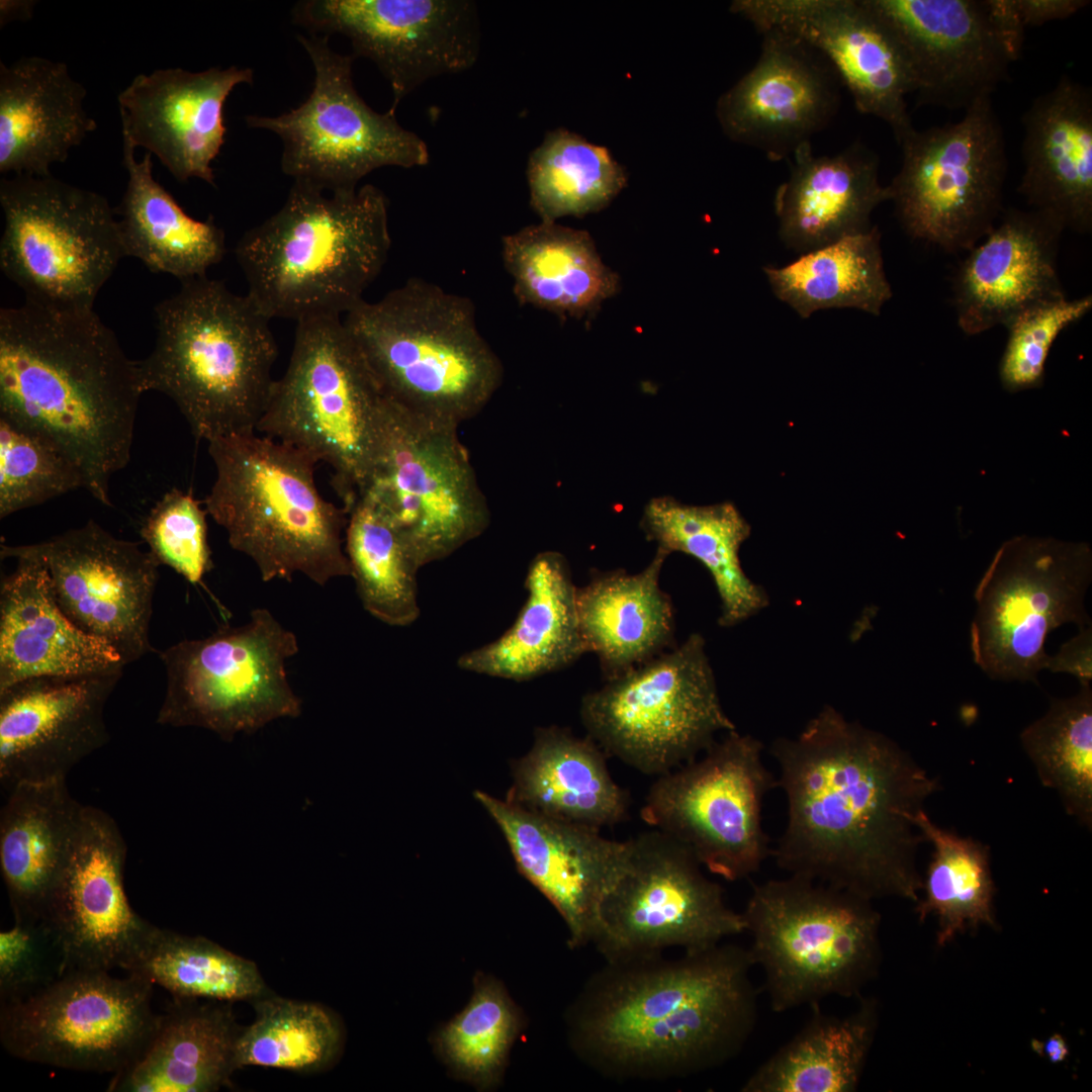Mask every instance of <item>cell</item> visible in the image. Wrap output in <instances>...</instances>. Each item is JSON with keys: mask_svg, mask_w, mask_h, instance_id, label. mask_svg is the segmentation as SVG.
Instances as JSON below:
<instances>
[{"mask_svg": "<svg viewBox=\"0 0 1092 1092\" xmlns=\"http://www.w3.org/2000/svg\"><path fill=\"white\" fill-rule=\"evenodd\" d=\"M748 948L717 944L663 960L608 966L579 997L577 1053L613 1077L661 1079L718 1067L745 1045L757 1019Z\"/></svg>", "mask_w": 1092, "mask_h": 1092, "instance_id": "cell-2", "label": "cell"}, {"mask_svg": "<svg viewBox=\"0 0 1092 1092\" xmlns=\"http://www.w3.org/2000/svg\"><path fill=\"white\" fill-rule=\"evenodd\" d=\"M731 11L760 32L779 30L818 51L862 114L885 121L897 143L914 126L913 82L902 51L867 0H737Z\"/></svg>", "mask_w": 1092, "mask_h": 1092, "instance_id": "cell-23", "label": "cell"}, {"mask_svg": "<svg viewBox=\"0 0 1092 1092\" xmlns=\"http://www.w3.org/2000/svg\"><path fill=\"white\" fill-rule=\"evenodd\" d=\"M256 1018L241 1028L235 1043V1066H260L293 1072H315L332 1064L342 1046L337 1018L315 1003L261 997Z\"/></svg>", "mask_w": 1092, "mask_h": 1092, "instance_id": "cell-49", "label": "cell"}, {"mask_svg": "<svg viewBox=\"0 0 1092 1092\" xmlns=\"http://www.w3.org/2000/svg\"><path fill=\"white\" fill-rule=\"evenodd\" d=\"M630 840L626 866L604 898L593 935L607 963L660 954L668 947L702 951L745 931L682 844L656 829Z\"/></svg>", "mask_w": 1092, "mask_h": 1092, "instance_id": "cell-18", "label": "cell"}, {"mask_svg": "<svg viewBox=\"0 0 1092 1092\" xmlns=\"http://www.w3.org/2000/svg\"><path fill=\"white\" fill-rule=\"evenodd\" d=\"M298 650L296 635L264 608L241 626L177 642L159 653L166 691L157 722L203 728L231 741L298 717L301 700L286 670Z\"/></svg>", "mask_w": 1092, "mask_h": 1092, "instance_id": "cell-12", "label": "cell"}, {"mask_svg": "<svg viewBox=\"0 0 1092 1092\" xmlns=\"http://www.w3.org/2000/svg\"><path fill=\"white\" fill-rule=\"evenodd\" d=\"M502 830L519 872L563 918L571 947L592 942L602 902L623 872L630 840L553 818L476 791Z\"/></svg>", "mask_w": 1092, "mask_h": 1092, "instance_id": "cell-27", "label": "cell"}, {"mask_svg": "<svg viewBox=\"0 0 1092 1092\" xmlns=\"http://www.w3.org/2000/svg\"><path fill=\"white\" fill-rule=\"evenodd\" d=\"M837 1016L820 1005L803 1027L745 1081L743 1092H853L857 1089L878 1024L875 999Z\"/></svg>", "mask_w": 1092, "mask_h": 1092, "instance_id": "cell-42", "label": "cell"}, {"mask_svg": "<svg viewBox=\"0 0 1092 1092\" xmlns=\"http://www.w3.org/2000/svg\"><path fill=\"white\" fill-rule=\"evenodd\" d=\"M125 859L126 843L113 818L84 805L41 916L65 951L68 972L124 969L154 926L128 902Z\"/></svg>", "mask_w": 1092, "mask_h": 1092, "instance_id": "cell-24", "label": "cell"}, {"mask_svg": "<svg viewBox=\"0 0 1092 1092\" xmlns=\"http://www.w3.org/2000/svg\"><path fill=\"white\" fill-rule=\"evenodd\" d=\"M526 603L496 640L462 654L461 669L517 681L560 670L586 653L581 638L576 590L563 555H536L525 579Z\"/></svg>", "mask_w": 1092, "mask_h": 1092, "instance_id": "cell-34", "label": "cell"}, {"mask_svg": "<svg viewBox=\"0 0 1092 1092\" xmlns=\"http://www.w3.org/2000/svg\"><path fill=\"white\" fill-rule=\"evenodd\" d=\"M1075 676L1080 686L1092 680V625L1079 629L1077 635L1065 642L1054 655H1049L1045 668Z\"/></svg>", "mask_w": 1092, "mask_h": 1092, "instance_id": "cell-55", "label": "cell"}, {"mask_svg": "<svg viewBox=\"0 0 1092 1092\" xmlns=\"http://www.w3.org/2000/svg\"><path fill=\"white\" fill-rule=\"evenodd\" d=\"M176 999L160 1015L148 1045L113 1074L110 1092H211L230 1081L240 1027L230 1002L197 1005Z\"/></svg>", "mask_w": 1092, "mask_h": 1092, "instance_id": "cell-38", "label": "cell"}, {"mask_svg": "<svg viewBox=\"0 0 1092 1092\" xmlns=\"http://www.w3.org/2000/svg\"><path fill=\"white\" fill-rule=\"evenodd\" d=\"M914 823L933 848L915 912L921 921L937 918V944L945 945L969 928L996 926L988 846L938 826L925 810Z\"/></svg>", "mask_w": 1092, "mask_h": 1092, "instance_id": "cell-46", "label": "cell"}, {"mask_svg": "<svg viewBox=\"0 0 1092 1092\" xmlns=\"http://www.w3.org/2000/svg\"><path fill=\"white\" fill-rule=\"evenodd\" d=\"M253 82L250 68L141 73L117 96L123 144L156 156L179 182L215 186L212 163L225 141L224 104L233 90Z\"/></svg>", "mask_w": 1092, "mask_h": 1092, "instance_id": "cell-28", "label": "cell"}, {"mask_svg": "<svg viewBox=\"0 0 1092 1092\" xmlns=\"http://www.w3.org/2000/svg\"><path fill=\"white\" fill-rule=\"evenodd\" d=\"M123 144L126 188L119 206L120 236L125 256L141 260L152 272L180 281L204 277L225 254L224 232L212 217L197 220L187 214L153 174V156L134 157Z\"/></svg>", "mask_w": 1092, "mask_h": 1092, "instance_id": "cell-41", "label": "cell"}, {"mask_svg": "<svg viewBox=\"0 0 1092 1092\" xmlns=\"http://www.w3.org/2000/svg\"><path fill=\"white\" fill-rule=\"evenodd\" d=\"M502 258L519 303L562 318L590 317L620 289L618 275L604 264L589 234L556 222L505 236Z\"/></svg>", "mask_w": 1092, "mask_h": 1092, "instance_id": "cell-39", "label": "cell"}, {"mask_svg": "<svg viewBox=\"0 0 1092 1092\" xmlns=\"http://www.w3.org/2000/svg\"><path fill=\"white\" fill-rule=\"evenodd\" d=\"M77 488V466L39 435L0 418V518Z\"/></svg>", "mask_w": 1092, "mask_h": 1092, "instance_id": "cell-51", "label": "cell"}, {"mask_svg": "<svg viewBox=\"0 0 1092 1092\" xmlns=\"http://www.w3.org/2000/svg\"><path fill=\"white\" fill-rule=\"evenodd\" d=\"M518 1028L516 1009L500 986L484 979L469 1004L442 1028L438 1043L456 1071L483 1086L502 1071Z\"/></svg>", "mask_w": 1092, "mask_h": 1092, "instance_id": "cell-50", "label": "cell"}, {"mask_svg": "<svg viewBox=\"0 0 1092 1092\" xmlns=\"http://www.w3.org/2000/svg\"><path fill=\"white\" fill-rule=\"evenodd\" d=\"M1022 25L1038 26L1066 19L1090 4L1088 0H1011Z\"/></svg>", "mask_w": 1092, "mask_h": 1092, "instance_id": "cell-56", "label": "cell"}, {"mask_svg": "<svg viewBox=\"0 0 1092 1092\" xmlns=\"http://www.w3.org/2000/svg\"><path fill=\"white\" fill-rule=\"evenodd\" d=\"M898 144L901 167L887 187L905 232L947 252L971 250L1002 212L1008 169L991 98L959 121L914 127Z\"/></svg>", "mask_w": 1092, "mask_h": 1092, "instance_id": "cell-14", "label": "cell"}, {"mask_svg": "<svg viewBox=\"0 0 1092 1092\" xmlns=\"http://www.w3.org/2000/svg\"><path fill=\"white\" fill-rule=\"evenodd\" d=\"M1040 1049L1044 1052L1049 1060L1056 1064L1065 1061L1069 1055V1049L1065 1038L1058 1033L1049 1037Z\"/></svg>", "mask_w": 1092, "mask_h": 1092, "instance_id": "cell-58", "label": "cell"}, {"mask_svg": "<svg viewBox=\"0 0 1092 1092\" xmlns=\"http://www.w3.org/2000/svg\"><path fill=\"white\" fill-rule=\"evenodd\" d=\"M1020 741L1040 783L1059 795L1065 811L1092 827V689L1080 686L1052 699L1046 713L1026 726Z\"/></svg>", "mask_w": 1092, "mask_h": 1092, "instance_id": "cell-48", "label": "cell"}, {"mask_svg": "<svg viewBox=\"0 0 1092 1092\" xmlns=\"http://www.w3.org/2000/svg\"><path fill=\"white\" fill-rule=\"evenodd\" d=\"M155 316L154 349L138 361L144 393L170 397L197 441L256 432L275 380L271 318L206 276L181 281Z\"/></svg>", "mask_w": 1092, "mask_h": 1092, "instance_id": "cell-5", "label": "cell"}, {"mask_svg": "<svg viewBox=\"0 0 1092 1092\" xmlns=\"http://www.w3.org/2000/svg\"><path fill=\"white\" fill-rule=\"evenodd\" d=\"M586 735L608 756L659 777L736 729L724 711L699 633L583 696Z\"/></svg>", "mask_w": 1092, "mask_h": 1092, "instance_id": "cell-10", "label": "cell"}, {"mask_svg": "<svg viewBox=\"0 0 1092 1092\" xmlns=\"http://www.w3.org/2000/svg\"><path fill=\"white\" fill-rule=\"evenodd\" d=\"M67 972L65 951L42 918L14 919L0 932V1005L33 996Z\"/></svg>", "mask_w": 1092, "mask_h": 1092, "instance_id": "cell-54", "label": "cell"}, {"mask_svg": "<svg viewBox=\"0 0 1092 1092\" xmlns=\"http://www.w3.org/2000/svg\"><path fill=\"white\" fill-rule=\"evenodd\" d=\"M345 552L363 608L390 625L413 624L420 615L415 553L395 524L367 495L348 511Z\"/></svg>", "mask_w": 1092, "mask_h": 1092, "instance_id": "cell-44", "label": "cell"}, {"mask_svg": "<svg viewBox=\"0 0 1092 1092\" xmlns=\"http://www.w3.org/2000/svg\"><path fill=\"white\" fill-rule=\"evenodd\" d=\"M35 1L30 0H1L0 23L1 26L13 20H27L30 18Z\"/></svg>", "mask_w": 1092, "mask_h": 1092, "instance_id": "cell-57", "label": "cell"}, {"mask_svg": "<svg viewBox=\"0 0 1092 1092\" xmlns=\"http://www.w3.org/2000/svg\"><path fill=\"white\" fill-rule=\"evenodd\" d=\"M1018 192L1064 231L1092 229V91L1063 75L1022 117Z\"/></svg>", "mask_w": 1092, "mask_h": 1092, "instance_id": "cell-30", "label": "cell"}, {"mask_svg": "<svg viewBox=\"0 0 1092 1092\" xmlns=\"http://www.w3.org/2000/svg\"><path fill=\"white\" fill-rule=\"evenodd\" d=\"M206 509L191 492L173 488L156 503L141 535L160 564L189 582H201L211 568Z\"/></svg>", "mask_w": 1092, "mask_h": 1092, "instance_id": "cell-53", "label": "cell"}, {"mask_svg": "<svg viewBox=\"0 0 1092 1092\" xmlns=\"http://www.w3.org/2000/svg\"><path fill=\"white\" fill-rule=\"evenodd\" d=\"M741 914L775 1012L858 997L878 973L881 916L872 900L790 875L753 885Z\"/></svg>", "mask_w": 1092, "mask_h": 1092, "instance_id": "cell-9", "label": "cell"}, {"mask_svg": "<svg viewBox=\"0 0 1092 1092\" xmlns=\"http://www.w3.org/2000/svg\"><path fill=\"white\" fill-rule=\"evenodd\" d=\"M754 67L717 103L725 134L769 161L789 159L835 116L842 83L829 62L803 40L779 30L759 32Z\"/></svg>", "mask_w": 1092, "mask_h": 1092, "instance_id": "cell-26", "label": "cell"}, {"mask_svg": "<svg viewBox=\"0 0 1092 1092\" xmlns=\"http://www.w3.org/2000/svg\"><path fill=\"white\" fill-rule=\"evenodd\" d=\"M122 671L34 676L1 690L2 788L66 781L76 764L104 746V710Z\"/></svg>", "mask_w": 1092, "mask_h": 1092, "instance_id": "cell-25", "label": "cell"}, {"mask_svg": "<svg viewBox=\"0 0 1092 1092\" xmlns=\"http://www.w3.org/2000/svg\"><path fill=\"white\" fill-rule=\"evenodd\" d=\"M388 204L371 184L327 192L294 182L281 208L236 246L247 294L269 318L344 316L390 250Z\"/></svg>", "mask_w": 1092, "mask_h": 1092, "instance_id": "cell-4", "label": "cell"}, {"mask_svg": "<svg viewBox=\"0 0 1092 1092\" xmlns=\"http://www.w3.org/2000/svg\"><path fill=\"white\" fill-rule=\"evenodd\" d=\"M310 33L346 36L392 92L389 111L433 77L471 68L479 54L476 4L468 0H305L292 10Z\"/></svg>", "mask_w": 1092, "mask_h": 1092, "instance_id": "cell-20", "label": "cell"}, {"mask_svg": "<svg viewBox=\"0 0 1092 1092\" xmlns=\"http://www.w3.org/2000/svg\"><path fill=\"white\" fill-rule=\"evenodd\" d=\"M153 987L135 974L70 971L33 996L0 1005L1 1044L25 1062L116 1074L136 1060L157 1028Z\"/></svg>", "mask_w": 1092, "mask_h": 1092, "instance_id": "cell-19", "label": "cell"}, {"mask_svg": "<svg viewBox=\"0 0 1092 1092\" xmlns=\"http://www.w3.org/2000/svg\"><path fill=\"white\" fill-rule=\"evenodd\" d=\"M787 823L770 856L790 875L869 900L919 899L914 817L940 788L885 734L825 705L794 738L770 746Z\"/></svg>", "mask_w": 1092, "mask_h": 1092, "instance_id": "cell-1", "label": "cell"}, {"mask_svg": "<svg viewBox=\"0 0 1092 1092\" xmlns=\"http://www.w3.org/2000/svg\"><path fill=\"white\" fill-rule=\"evenodd\" d=\"M474 312L468 298L410 279L377 301L363 299L343 321L391 401L458 427L503 379Z\"/></svg>", "mask_w": 1092, "mask_h": 1092, "instance_id": "cell-7", "label": "cell"}, {"mask_svg": "<svg viewBox=\"0 0 1092 1092\" xmlns=\"http://www.w3.org/2000/svg\"><path fill=\"white\" fill-rule=\"evenodd\" d=\"M160 985L175 999L233 1002L265 996L255 963L201 936L152 927L123 969Z\"/></svg>", "mask_w": 1092, "mask_h": 1092, "instance_id": "cell-45", "label": "cell"}, {"mask_svg": "<svg viewBox=\"0 0 1092 1092\" xmlns=\"http://www.w3.org/2000/svg\"><path fill=\"white\" fill-rule=\"evenodd\" d=\"M606 752L589 737L556 726L539 728L515 762L507 799L560 820L596 829L628 814V793L612 778Z\"/></svg>", "mask_w": 1092, "mask_h": 1092, "instance_id": "cell-36", "label": "cell"}, {"mask_svg": "<svg viewBox=\"0 0 1092 1092\" xmlns=\"http://www.w3.org/2000/svg\"><path fill=\"white\" fill-rule=\"evenodd\" d=\"M0 268L25 299L93 308L126 257L108 200L53 175H16L0 180Z\"/></svg>", "mask_w": 1092, "mask_h": 1092, "instance_id": "cell-11", "label": "cell"}, {"mask_svg": "<svg viewBox=\"0 0 1092 1092\" xmlns=\"http://www.w3.org/2000/svg\"><path fill=\"white\" fill-rule=\"evenodd\" d=\"M87 90L63 62L43 57L0 62V173L52 175L97 128Z\"/></svg>", "mask_w": 1092, "mask_h": 1092, "instance_id": "cell-32", "label": "cell"}, {"mask_svg": "<svg viewBox=\"0 0 1092 1092\" xmlns=\"http://www.w3.org/2000/svg\"><path fill=\"white\" fill-rule=\"evenodd\" d=\"M138 361L94 308L26 300L0 310V418L50 441L111 506L110 480L130 459Z\"/></svg>", "mask_w": 1092, "mask_h": 1092, "instance_id": "cell-3", "label": "cell"}, {"mask_svg": "<svg viewBox=\"0 0 1092 1092\" xmlns=\"http://www.w3.org/2000/svg\"><path fill=\"white\" fill-rule=\"evenodd\" d=\"M527 179L531 206L546 222L599 211L627 184L608 149L565 128L547 132L531 153Z\"/></svg>", "mask_w": 1092, "mask_h": 1092, "instance_id": "cell-47", "label": "cell"}, {"mask_svg": "<svg viewBox=\"0 0 1092 1092\" xmlns=\"http://www.w3.org/2000/svg\"><path fill=\"white\" fill-rule=\"evenodd\" d=\"M1063 232L1039 211H1005L957 272L953 304L961 330L978 335L1008 328L1023 313L1067 297L1057 270Z\"/></svg>", "mask_w": 1092, "mask_h": 1092, "instance_id": "cell-29", "label": "cell"}, {"mask_svg": "<svg viewBox=\"0 0 1092 1092\" xmlns=\"http://www.w3.org/2000/svg\"><path fill=\"white\" fill-rule=\"evenodd\" d=\"M310 58L314 82L308 98L278 116L248 115L249 127L277 134L281 169L294 182L323 191L358 188L359 181L386 166L429 163L426 143L402 127L395 113H378L359 96L352 80L353 57L335 52L329 36L298 34Z\"/></svg>", "mask_w": 1092, "mask_h": 1092, "instance_id": "cell-16", "label": "cell"}, {"mask_svg": "<svg viewBox=\"0 0 1092 1092\" xmlns=\"http://www.w3.org/2000/svg\"><path fill=\"white\" fill-rule=\"evenodd\" d=\"M208 453L216 477L205 509L263 581L301 573L325 585L351 576L348 513L320 493L312 458L257 432L210 440Z\"/></svg>", "mask_w": 1092, "mask_h": 1092, "instance_id": "cell-6", "label": "cell"}, {"mask_svg": "<svg viewBox=\"0 0 1092 1092\" xmlns=\"http://www.w3.org/2000/svg\"><path fill=\"white\" fill-rule=\"evenodd\" d=\"M657 549L640 572L597 571L576 590L579 630L606 680L674 647V609L660 587L665 558Z\"/></svg>", "mask_w": 1092, "mask_h": 1092, "instance_id": "cell-35", "label": "cell"}, {"mask_svg": "<svg viewBox=\"0 0 1092 1092\" xmlns=\"http://www.w3.org/2000/svg\"><path fill=\"white\" fill-rule=\"evenodd\" d=\"M15 569L0 587V691L41 675H74L123 668L119 652L77 627L59 607L46 566L15 554Z\"/></svg>", "mask_w": 1092, "mask_h": 1092, "instance_id": "cell-31", "label": "cell"}, {"mask_svg": "<svg viewBox=\"0 0 1092 1092\" xmlns=\"http://www.w3.org/2000/svg\"><path fill=\"white\" fill-rule=\"evenodd\" d=\"M457 426L390 400L363 492L395 524L420 564L446 558L484 532L488 507Z\"/></svg>", "mask_w": 1092, "mask_h": 1092, "instance_id": "cell-17", "label": "cell"}, {"mask_svg": "<svg viewBox=\"0 0 1092 1092\" xmlns=\"http://www.w3.org/2000/svg\"><path fill=\"white\" fill-rule=\"evenodd\" d=\"M389 405L343 317H307L296 323L288 366L256 432L328 464L348 513L366 486Z\"/></svg>", "mask_w": 1092, "mask_h": 1092, "instance_id": "cell-8", "label": "cell"}, {"mask_svg": "<svg viewBox=\"0 0 1092 1092\" xmlns=\"http://www.w3.org/2000/svg\"><path fill=\"white\" fill-rule=\"evenodd\" d=\"M762 750L751 735L724 733L696 759L657 777L642 819L685 845L709 873L729 882L748 878L771 853L761 813L777 778Z\"/></svg>", "mask_w": 1092, "mask_h": 1092, "instance_id": "cell-15", "label": "cell"}, {"mask_svg": "<svg viewBox=\"0 0 1092 1092\" xmlns=\"http://www.w3.org/2000/svg\"><path fill=\"white\" fill-rule=\"evenodd\" d=\"M907 62L917 103L968 109L1007 80L1023 39L995 0H867Z\"/></svg>", "mask_w": 1092, "mask_h": 1092, "instance_id": "cell-21", "label": "cell"}, {"mask_svg": "<svg viewBox=\"0 0 1092 1092\" xmlns=\"http://www.w3.org/2000/svg\"><path fill=\"white\" fill-rule=\"evenodd\" d=\"M0 812V870L14 919L41 918L84 805L66 781L12 787Z\"/></svg>", "mask_w": 1092, "mask_h": 1092, "instance_id": "cell-37", "label": "cell"}, {"mask_svg": "<svg viewBox=\"0 0 1092 1092\" xmlns=\"http://www.w3.org/2000/svg\"><path fill=\"white\" fill-rule=\"evenodd\" d=\"M1092 308V296L1067 297L1035 307L1017 317L1009 331L999 364V378L1009 392L1041 386L1050 350L1059 335Z\"/></svg>", "mask_w": 1092, "mask_h": 1092, "instance_id": "cell-52", "label": "cell"}, {"mask_svg": "<svg viewBox=\"0 0 1092 1092\" xmlns=\"http://www.w3.org/2000/svg\"><path fill=\"white\" fill-rule=\"evenodd\" d=\"M791 158L774 205L781 240L802 254L870 230L873 211L890 198L878 156L860 142L832 156H816L808 143Z\"/></svg>", "mask_w": 1092, "mask_h": 1092, "instance_id": "cell-33", "label": "cell"}, {"mask_svg": "<svg viewBox=\"0 0 1092 1092\" xmlns=\"http://www.w3.org/2000/svg\"><path fill=\"white\" fill-rule=\"evenodd\" d=\"M15 554L38 559L65 615L113 646L125 664L154 651L150 625L160 562L150 550L89 520L38 543L1 544L2 558Z\"/></svg>", "mask_w": 1092, "mask_h": 1092, "instance_id": "cell-22", "label": "cell"}, {"mask_svg": "<svg viewBox=\"0 0 1092 1092\" xmlns=\"http://www.w3.org/2000/svg\"><path fill=\"white\" fill-rule=\"evenodd\" d=\"M640 525L657 549L685 553L707 568L720 600L721 627L736 626L768 606L764 588L742 568L739 552L751 528L733 503L693 506L659 496L647 503Z\"/></svg>", "mask_w": 1092, "mask_h": 1092, "instance_id": "cell-40", "label": "cell"}, {"mask_svg": "<svg viewBox=\"0 0 1092 1092\" xmlns=\"http://www.w3.org/2000/svg\"><path fill=\"white\" fill-rule=\"evenodd\" d=\"M1091 581L1086 542L1019 535L1002 543L975 589V663L991 679L1038 685L1049 634L1092 625L1084 604Z\"/></svg>", "mask_w": 1092, "mask_h": 1092, "instance_id": "cell-13", "label": "cell"}, {"mask_svg": "<svg viewBox=\"0 0 1092 1092\" xmlns=\"http://www.w3.org/2000/svg\"><path fill=\"white\" fill-rule=\"evenodd\" d=\"M877 225L803 253L783 267H763L774 294L801 317L850 307L878 315L892 297Z\"/></svg>", "mask_w": 1092, "mask_h": 1092, "instance_id": "cell-43", "label": "cell"}]
</instances>
